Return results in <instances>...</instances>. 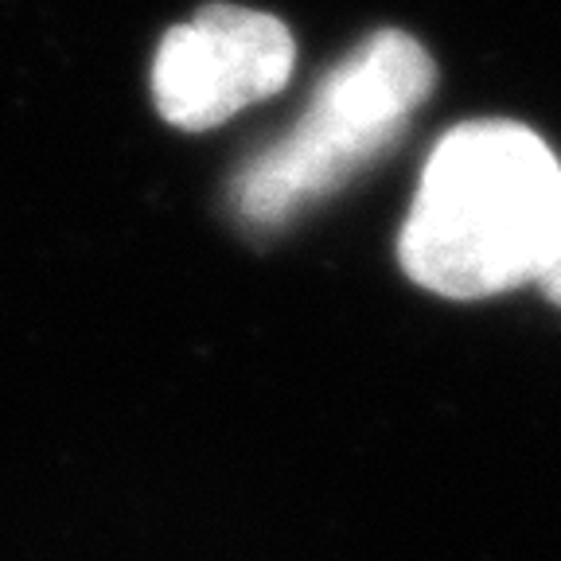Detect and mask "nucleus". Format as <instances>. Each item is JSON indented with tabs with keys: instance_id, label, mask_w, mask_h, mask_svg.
<instances>
[{
	"instance_id": "obj_1",
	"label": "nucleus",
	"mask_w": 561,
	"mask_h": 561,
	"mask_svg": "<svg viewBox=\"0 0 561 561\" xmlns=\"http://www.w3.org/2000/svg\"><path fill=\"white\" fill-rule=\"evenodd\" d=\"M561 245V164L515 122L456 125L421 172L402 265L421 289L480 300L538 280Z\"/></svg>"
},
{
	"instance_id": "obj_2",
	"label": "nucleus",
	"mask_w": 561,
	"mask_h": 561,
	"mask_svg": "<svg viewBox=\"0 0 561 561\" xmlns=\"http://www.w3.org/2000/svg\"><path fill=\"white\" fill-rule=\"evenodd\" d=\"M430 51L405 32H375L320 82L300 122L234 180V210L254 227L293 219L390 149L433 90Z\"/></svg>"
},
{
	"instance_id": "obj_3",
	"label": "nucleus",
	"mask_w": 561,
	"mask_h": 561,
	"mask_svg": "<svg viewBox=\"0 0 561 561\" xmlns=\"http://www.w3.org/2000/svg\"><path fill=\"white\" fill-rule=\"evenodd\" d=\"M293 62L297 44L280 20L215 4L164 35L152 62V98L168 125L210 129L277 94Z\"/></svg>"
},
{
	"instance_id": "obj_4",
	"label": "nucleus",
	"mask_w": 561,
	"mask_h": 561,
	"mask_svg": "<svg viewBox=\"0 0 561 561\" xmlns=\"http://www.w3.org/2000/svg\"><path fill=\"white\" fill-rule=\"evenodd\" d=\"M542 289H546V297L553 300V305H561V245L553 250V257H550V265H546V273L542 277Z\"/></svg>"
}]
</instances>
